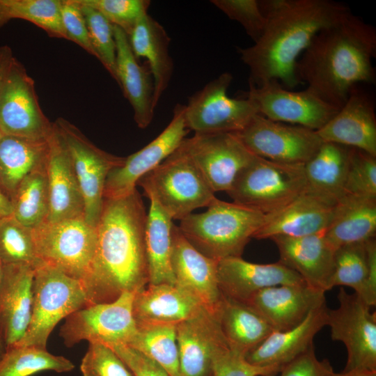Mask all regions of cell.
Returning a JSON list of instances; mask_svg holds the SVG:
<instances>
[{
	"label": "cell",
	"mask_w": 376,
	"mask_h": 376,
	"mask_svg": "<svg viewBox=\"0 0 376 376\" xmlns=\"http://www.w3.org/2000/svg\"><path fill=\"white\" fill-rule=\"evenodd\" d=\"M100 12L111 24L128 36L139 19L148 14V0H78Z\"/></svg>",
	"instance_id": "ee69618b"
},
{
	"label": "cell",
	"mask_w": 376,
	"mask_h": 376,
	"mask_svg": "<svg viewBox=\"0 0 376 376\" xmlns=\"http://www.w3.org/2000/svg\"><path fill=\"white\" fill-rule=\"evenodd\" d=\"M69 151L84 201V219L96 228L104 202V188L111 170L125 157L108 153L93 144L75 125L63 118L54 123Z\"/></svg>",
	"instance_id": "7c38bea8"
},
{
	"label": "cell",
	"mask_w": 376,
	"mask_h": 376,
	"mask_svg": "<svg viewBox=\"0 0 376 376\" xmlns=\"http://www.w3.org/2000/svg\"><path fill=\"white\" fill-rule=\"evenodd\" d=\"M376 235V198L344 196L335 205L330 224L324 232L334 249L366 242Z\"/></svg>",
	"instance_id": "d6a6232c"
},
{
	"label": "cell",
	"mask_w": 376,
	"mask_h": 376,
	"mask_svg": "<svg viewBox=\"0 0 376 376\" xmlns=\"http://www.w3.org/2000/svg\"><path fill=\"white\" fill-rule=\"evenodd\" d=\"M6 350V347L1 338L0 337V361L2 359L3 356L4 355Z\"/></svg>",
	"instance_id": "9f6ffc18"
},
{
	"label": "cell",
	"mask_w": 376,
	"mask_h": 376,
	"mask_svg": "<svg viewBox=\"0 0 376 376\" xmlns=\"http://www.w3.org/2000/svg\"><path fill=\"white\" fill-rule=\"evenodd\" d=\"M326 303L312 311L298 325L274 331L245 358L251 363L282 369L286 364L313 347L316 334L327 324Z\"/></svg>",
	"instance_id": "4316f807"
},
{
	"label": "cell",
	"mask_w": 376,
	"mask_h": 376,
	"mask_svg": "<svg viewBox=\"0 0 376 376\" xmlns=\"http://www.w3.org/2000/svg\"><path fill=\"white\" fill-rule=\"evenodd\" d=\"M14 58L15 56L10 47L7 45L0 46V91Z\"/></svg>",
	"instance_id": "816d5d0a"
},
{
	"label": "cell",
	"mask_w": 376,
	"mask_h": 376,
	"mask_svg": "<svg viewBox=\"0 0 376 376\" xmlns=\"http://www.w3.org/2000/svg\"><path fill=\"white\" fill-rule=\"evenodd\" d=\"M116 49L117 82L134 111L137 126L146 128L151 123L155 111L153 81L150 72L138 62L127 33L113 25Z\"/></svg>",
	"instance_id": "f1b7e54d"
},
{
	"label": "cell",
	"mask_w": 376,
	"mask_h": 376,
	"mask_svg": "<svg viewBox=\"0 0 376 376\" xmlns=\"http://www.w3.org/2000/svg\"><path fill=\"white\" fill-rule=\"evenodd\" d=\"M324 293L306 283L276 285L260 290L247 304L274 331H284L298 325L312 311L326 303Z\"/></svg>",
	"instance_id": "cb8c5ba5"
},
{
	"label": "cell",
	"mask_w": 376,
	"mask_h": 376,
	"mask_svg": "<svg viewBox=\"0 0 376 376\" xmlns=\"http://www.w3.org/2000/svg\"><path fill=\"white\" fill-rule=\"evenodd\" d=\"M148 198L145 228L148 284L175 285L171 265L173 219L153 198Z\"/></svg>",
	"instance_id": "d590c367"
},
{
	"label": "cell",
	"mask_w": 376,
	"mask_h": 376,
	"mask_svg": "<svg viewBox=\"0 0 376 376\" xmlns=\"http://www.w3.org/2000/svg\"><path fill=\"white\" fill-rule=\"evenodd\" d=\"M35 270L29 265H3L0 285V337L6 348L18 343L29 326Z\"/></svg>",
	"instance_id": "d4e9b609"
},
{
	"label": "cell",
	"mask_w": 376,
	"mask_h": 376,
	"mask_svg": "<svg viewBox=\"0 0 376 376\" xmlns=\"http://www.w3.org/2000/svg\"><path fill=\"white\" fill-rule=\"evenodd\" d=\"M214 376H276L281 369L249 363L245 357L232 350L227 343L220 346L213 359Z\"/></svg>",
	"instance_id": "7dc6e473"
},
{
	"label": "cell",
	"mask_w": 376,
	"mask_h": 376,
	"mask_svg": "<svg viewBox=\"0 0 376 376\" xmlns=\"http://www.w3.org/2000/svg\"><path fill=\"white\" fill-rule=\"evenodd\" d=\"M279 253V262L297 273L310 287L324 292L333 288L335 250L324 233L270 239Z\"/></svg>",
	"instance_id": "44dd1931"
},
{
	"label": "cell",
	"mask_w": 376,
	"mask_h": 376,
	"mask_svg": "<svg viewBox=\"0 0 376 376\" xmlns=\"http://www.w3.org/2000/svg\"><path fill=\"white\" fill-rule=\"evenodd\" d=\"M61 14L68 40L73 41L96 57L86 22L76 0H61Z\"/></svg>",
	"instance_id": "c3c4849f"
},
{
	"label": "cell",
	"mask_w": 376,
	"mask_h": 376,
	"mask_svg": "<svg viewBox=\"0 0 376 376\" xmlns=\"http://www.w3.org/2000/svg\"><path fill=\"white\" fill-rule=\"evenodd\" d=\"M76 1L84 17L96 58L117 82L116 49L113 24L97 10Z\"/></svg>",
	"instance_id": "b9f144b4"
},
{
	"label": "cell",
	"mask_w": 376,
	"mask_h": 376,
	"mask_svg": "<svg viewBox=\"0 0 376 376\" xmlns=\"http://www.w3.org/2000/svg\"><path fill=\"white\" fill-rule=\"evenodd\" d=\"M233 133L253 155L286 164H304L324 142L315 130L272 120L258 113Z\"/></svg>",
	"instance_id": "4fadbf2b"
},
{
	"label": "cell",
	"mask_w": 376,
	"mask_h": 376,
	"mask_svg": "<svg viewBox=\"0 0 376 376\" xmlns=\"http://www.w3.org/2000/svg\"><path fill=\"white\" fill-rule=\"evenodd\" d=\"M327 376H376V372H343L331 371Z\"/></svg>",
	"instance_id": "db71d44e"
},
{
	"label": "cell",
	"mask_w": 376,
	"mask_h": 376,
	"mask_svg": "<svg viewBox=\"0 0 376 376\" xmlns=\"http://www.w3.org/2000/svg\"><path fill=\"white\" fill-rule=\"evenodd\" d=\"M266 18L265 30L250 47H238L250 72L249 84L260 86L272 80L293 89L301 84L297 63L315 36L351 12L331 0L259 1Z\"/></svg>",
	"instance_id": "6da1fadb"
},
{
	"label": "cell",
	"mask_w": 376,
	"mask_h": 376,
	"mask_svg": "<svg viewBox=\"0 0 376 376\" xmlns=\"http://www.w3.org/2000/svg\"><path fill=\"white\" fill-rule=\"evenodd\" d=\"M316 132L324 142L359 149L376 157V116L373 99L355 88L335 116Z\"/></svg>",
	"instance_id": "603a6c76"
},
{
	"label": "cell",
	"mask_w": 376,
	"mask_h": 376,
	"mask_svg": "<svg viewBox=\"0 0 376 376\" xmlns=\"http://www.w3.org/2000/svg\"><path fill=\"white\" fill-rule=\"evenodd\" d=\"M153 198L173 219L182 220L216 198L214 192L181 146L157 167L142 177L137 185Z\"/></svg>",
	"instance_id": "5b68a950"
},
{
	"label": "cell",
	"mask_w": 376,
	"mask_h": 376,
	"mask_svg": "<svg viewBox=\"0 0 376 376\" xmlns=\"http://www.w3.org/2000/svg\"><path fill=\"white\" fill-rule=\"evenodd\" d=\"M135 293L125 292L113 301L89 305L68 315L59 332L64 344L70 347L87 340L130 345L137 331L132 311Z\"/></svg>",
	"instance_id": "30bf717a"
},
{
	"label": "cell",
	"mask_w": 376,
	"mask_h": 376,
	"mask_svg": "<svg viewBox=\"0 0 376 376\" xmlns=\"http://www.w3.org/2000/svg\"><path fill=\"white\" fill-rule=\"evenodd\" d=\"M32 292L31 322L16 345L47 349L48 338L58 322L89 306L88 298L81 281L45 263L36 268Z\"/></svg>",
	"instance_id": "8992f818"
},
{
	"label": "cell",
	"mask_w": 376,
	"mask_h": 376,
	"mask_svg": "<svg viewBox=\"0 0 376 376\" xmlns=\"http://www.w3.org/2000/svg\"><path fill=\"white\" fill-rule=\"evenodd\" d=\"M205 212L191 213L178 228L186 240L204 256L220 260L241 257L244 249L265 221L266 215L251 208L215 198Z\"/></svg>",
	"instance_id": "277c9868"
},
{
	"label": "cell",
	"mask_w": 376,
	"mask_h": 376,
	"mask_svg": "<svg viewBox=\"0 0 376 376\" xmlns=\"http://www.w3.org/2000/svg\"><path fill=\"white\" fill-rule=\"evenodd\" d=\"M333 370L328 360L320 361L316 357L312 347L286 364L279 374V376H327Z\"/></svg>",
	"instance_id": "f907efd6"
},
{
	"label": "cell",
	"mask_w": 376,
	"mask_h": 376,
	"mask_svg": "<svg viewBox=\"0 0 376 376\" xmlns=\"http://www.w3.org/2000/svg\"><path fill=\"white\" fill-rule=\"evenodd\" d=\"M10 201L12 215L23 226L33 228L46 221L49 211L46 167L25 178Z\"/></svg>",
	"instance_id": "74e56055"
},
{
	"label": "cell",
	"mask_w": 376,
	"mask_h": 376,
	"mask_svg": "<svg viewBox=\"0 0 376 376\" xmlns=\"http://www.w3.org/2000/svg\"><path fill=\"white\" fill-rule=\"evenodd\" d=\"M46 166L49 196L47 221L84 217V201L66 145L53 123Z\"/></svg>",
	"instance_id": "7402d4cb"
},
{
	"label": "cell",
	"mask_w": 376,
	"mask_h": 376,
	"mask_svg": "<svg viewBox=\"0 0 376 376\" xmlns=\"http://www.w3.org/2000/svg\"><path fill=\"white\" fill-rule=\"evenodd\" d=\"M334 207L304 191L281 210L266 215L253 238L299 237L324 233L330 224Z\"/></svg>",
	"instance_id": "484cf974"
},
{
	"label": "cell",
	"mask_w": 376,
	"mask_h": 376,
	"mask_svg": "<svg viewBox=\"0 0 376 376\" xmlns=\"http://www.w3.org/2000/svg\"><path fill=\"white\" fill-rule=\"evenodd\" d=\"M3 273V264L1 263V260L0 259V285H1V281H2Z\"/></svg>",
	"instance_id": "6f0895ef"
},
{
	"label": "cell",
	"mask_w": 376,
	"mask_h": 376,
	"mask_svg": "<svg viewBox=\"0 0 376 376\" xmlns=\"http://www.w3.org/2000/svg\"><path fill=\"white\" fill-rule=\"evenodd\" d=\"M132 50L144 58L153 81V104L156 108L171 81L173 63L169 54L170 38L164 28L150 15L141 17L128 35Z\"/></svg>",
	"instance_id": "f546056e"
},
{
	"label": "cell",
	"mask_w": 376,
	"mask_h": 376,
	"mask_svg": "<svg viewBox=\"0 0 376 376\" xmlns=\"http://www.w3.org/2000/svg\"><path fill=\"white\" fill-rule=\"evenodd\" d=\"M37 256L82 282L88 276L96 246V228L84 217L43 221L32 228Z\"/></svg>",
	"instance_id": "ba28073f"
},
{
	"label": "cell",
	"mask_w": 376,
	"mask_h": 376,
	"mask_svg": "<svg viewBox=\"0 0 376 376\" xmlns=\"http://www.w3.org/2000/svg\"><path fill=\"white\" fill-rule=\"evenodd\" d=\"M109 347L127 364L134 376H170L160 364L130 345Z\"/></svg>",
	"instance_id": "681fc988"
},
{
	"label": "cell",
	"mask_w": 376,
	"mask_h": 376,
	"mask_svg": "<svg viewBox=\"0 0 376 376\" xmlns=\"http://www.w3.org/2000/svg\"><path fill=\"white\" fill-rule=\"evenodd\" d=\"M332 285L350 287L369 306L376 305L375 238L335 250Z\"/></svg>",
	"instance_id": "1f68e13d"
},
{
	"label": "cell",
	"mask_w": 376,
	"mask_h": 376,
	"mask_svg": "<svg viewBox=\"0 0 376 376\" xmlns=\"http://www.w3.org/2000/svg\"><path fill=\"white\" fill-rule=\"evenodd\" d=\"M351 148L323 142L304 164L305 191L335 206L344 195Z\"/></svg>",
	"instance_id": "4dcf8cb0"
},
{
	"label": "cell",
	"mask_w": 376,
	"mask_h": 376,
	"mask_svg": "<svg viewBox=\"0 0 376 376\" xmlns=\"http://www.w3.org/2000/svg\"><path fill=\"white\" fill-rule=\"evenodd\" d=\"M175 330L181 376H214V353L227 343L214 315L204 307Z\"/></svg>",
	"instance_id": "ffe728a7"
},
{
	"label": "cell",
	"mask_w": 376,
	"mask_h": 376,
	"mask_svg": "<svg viewBox=\"0 0 376 376\" xmlns=\"http://www.w3.org/2000/svg\"><path fill=\"white\" fill-rule=\"evenodd\" d=\"M205 306L193 295L171 284H148L135 293L132 311L136 324H177Z\"/></svg>",
	"instance_id": "83f0119b"
},
{
	"label": "cell",
	"mask_w": 376,
	"mask_h": 376,
	"mask_svg": "<svg viewBox=\"0 0 376 376\" xmlns=\"http://www.w3.org/2000/svg\"><path fill=\"white\" fill-rule=\"evenodd\" d=\"M130 346L160 364L170 376H181L175 324H136Z\"/></svg>",
	"instance_id": "8d00e7d4"
},
{
	"label": "cell",
	"mask_w": 376,
	"mask_h": 376,
	"mask_svg": "<svg viewBox=\"0 0 376 376\" xmlns=\"http://www.w3.org/2000/svg\"><path fill=\"white\" fill-rule=\"evenodd\" d=\"M49 149L48 139H33L8 135L1 137L0 188L10 201L25 178L46 167Z\"/></svg>",
	"instance_id": "e575fe53"
},
{
	"label": "cell",
	"mask_w": 376,
	"mask_h": 376,
	"mask_svg": "<svg viewBox=\"0 0 376 376\" xmlns=\"http://www.w3.org/2000/svg\"><path fill=\"white\" fill-rule=\"evenodd\" d=\"M246 97L258 113L268 119L315 131L322 128L339 110L306 88L292 91L276 80L260 86L249 84Z\"/></svg>",
	"instance_id": "2e32d148"
},
{
	"label": "cell",
	"mask_w": 376,
	"mask_h": 376,
	"mask_svg": "<svg viewBox=\"0 0 376 376\" xmlns=\"http://www.w3.org/2000/svg\"><path fill=\"white\" fill-rule=\"evenodd\" d=\"M147 214L136 190L104 198L96 226V246L89 273L82 282L89 305L111 302L125 292L148 284L145 244Z\"/></svg>",
	"instance_id": "7a4b0ae2"
},
{
	"label": "cell",
	"mask_w": 376,
	"mask_h": 376,
	"mask_svg": "<svg viewBox=\"0 0 376 376\" xmlns=\"http://www.w3.org/2000/svg\"><path fill=\"white\" fill-rule=\"evenodd\" d=\"M0 259L3 265H29L37 268L43 263L37 256L32 228L13 215L0 219Z\"/></svg>",
	"instance_id": "60d3db41"
},
{
	"label": "cell",
	"mask_w": 376,
	"mask_h": 376,
	"mask_svg": "<svg viewBox=\"0 0 376 376\" xmlns=\"http://www.w3.org/2000/svg\"><path fill=\"white\" fill-rule=\"evenodd\" d=\"M0 130L3 135L47 140L53 131L37 96L34 80L15 57L0 91Z\"/></svg>",
	"instance_id": "5bb4252c"
},
{
	"label": "cell",
	"mask_w": 376,
	"mask_h": 376,
	"mask_svg": "<svg viewBox=\"0 0 376 376\" xmlns=\"http://www.w3.org/2000/svg\"><path fill=\"white\" fill-rule=\"evenodd\" d=\"M3 136V134H2L1 130H0V139H1V137Z\"/></svg>",
	"instance_id": "680465c9"
},
{
	"label": "cell",
	"mask_w": 376,
	"mask_h": 376,
	"mask_svg": "<svg viewBox=\"0 0 376 376\" xmlns=\"http://www.w3.org/2000/svg\"><path fill=\"white\" fill-rule=\"evenodd\" d=\"M344 196L376 198V157L351 148Z\"/></svg>",
	"instance_id": "7bdbcfd3"
},
{
	"label": "cell",
	"mask_w": 376,
	"mask_h": 376,
	"mask_svg": "<svg viewBox=\"0 0 376 376\" xmlns=\"http://www.w3.org/2000/svg\"><path fill=\"white\" fill-rule=\"evenodd\" d=\"M338 306L328 308L327 324L331 337L345 346L347 358L343 372H376V313L356 293L341 288Z\"/></svg>",
	"instance_id": "9c48e42d"
},
{
	"label": "cell",
	"mask_w": 376,
	"mask_h": 376,
	"mask_svg": "<svg viewBox=\"0 0 376 376\" xmlns=\"http://www.w3.org/2000/svg\"><path fill=\"white\" fill-rule=\"evenodd\" d=\"M376 30L350 12L320 31L297 63L306 89L340 109L359 84H374Z\"/></svg>",
	"instance_id": "3957f363"
},
{
	"label": "cell",
	"mask_w": 376,
	"mask_h": 376,
	"mask_svg": "<svg viewBox=\"0 0 376 376\" xmlns=\"http://www.w3.org/2000/svg\"><path fill=\"white\" fill-rule=\"evenodd\" d=\"M13 214L12 203L0 188V219Z\"/></svg>",
	"instance_id": "f5cc1de1"
},
{
	"label": "cell",
	"mask_w": 376,
	"mask_h": 376,
	"mask_svg": "<svg viewBox=\"0 0 376 376\" xmlns=\"http://www.w3.org/2000/svg\"><path fill=\"white\" fill-rule=\"evenodd\" d=\"M181 147L215 193L228 191L239 173L256 157L233 132L195 134Z\"/></svg>",
	"instance_id": "9a60e30c"
},
{
	"label": "cell",
	"mask_w": 376,
	"mask_h": 376,
	"mask_svg": "<svg viewBox=\"0 0 376 376\" xmlns=\"http://www.w3.org/2000/svg\"><path fill=\"white\" fill-rule=\"evenodd\" d=\"M214 315L228 347L244 357L274 331L249 304L224 295Z\"/></svg>",
	"instance_id": "836d02e7"
},
{
	"label": "cell",
	"mask_w": 376,
	"mask_h": 376,
	"mask_svg": "<svg viewBox=\"0 0 376 376\" xmlns=\"http://www.w3.org/2000/svg\"><path fill=\"white\" fill-rule=\"evenodd\" d=\"M228 18L240 23L255 42L263 34L266 18L256 0H212Z\"/></svg>",
	"instance_id": "bcb514c9"
},
{
	"label": "cell",
	"mask_w": 376,
	"mask_h": 376,
	"mask_svg": "<svg viewBox=\"0 0 376 376\" xmlns=\"http://www.w3.org/2000/svg\"><path fill=\"white\" fill-rule=\"evenodd\" d=\"M306 186L304 164L280 163L256 155L226 193L233 202L269 215L304 193Z\"/></svg>",
	"instance_id": "52a82bcc"
},
{
	"label": "cell",
	"mask_w": 376,
	"mask_h": 376,
	"mask_svg": "<svg viewBox=\"0 0 376 376\" xmlns=\"http://www.w3.org/2000/svg\"><path fill=\"white\" fill-rule=\"evenodd\" d=\"M74 368L70 360L47 349L16 345L6 348L0 361V376H31L45 370L65 373Z\"/></svg>",
	"instance_id": "f35d334b"
},
{
	"label": "cell",
	"mask_w": 376,
	"mask_h": 376,
	"mask_svg": "<svg viewBox=\"0 0 376 376\" xmlns=\"http://www.w3.org/2000/svg\"><path fill=\"white\" fill-rule=\"evenodd\" d=\"M218 262L196 249L174 226L171 265L175 285L195 296L213 314L223 297L218 284Z\"/></svg>",
	"instance_id": "d6986e66"
},
{
	"label": "cell",
	"mask_w": 376,
	"mask_h": 376,
	"mask_svg": "<svg viewBox=\"0 0 376 376\" xmlns=\"http://www.w3.org/2000/svg\"><path fill=\"white\" fill-rule=\"evenodd\" d=\"M217 278L224 296L245 304L265 288L306 283L297 273L279 261L258 264L248 262L242 257L219 260Z\"/></svg>",
	"instance_id": "ac0fdd59"
},
{
	"label": "cell",
	"mask_w": 376,
	"mask_h": 376,
	"mask_svg": "<svg viewBox=\"0 0 376 376\" xmlns=\"http://www.w3.org/2000/svg\"><path fill=\"white\" fill-rule=\"evenodd\" d=\"M80 370L83 376H134L127 364L111 347L98 342L89 343Z\"/></svg>",
	"instance_id": "f6af8a7d"
},
{
	"label": "cell",
	"mask_w": 376,
	"mask_h": 376,
	"mask_svg": "<svg viewBox=\"0 0 376 376\" xmlns=\"http://www.w3.org/2000/svg\"><path fill=\"white\" fill-rule=\"evenodd\" d=\"M188 130L185 119V105L178 104L170 123L155 139L125 157L122 165L110 171L104 185V199L124 196L135 190L142 177L179 148Z\"/></svg>",
	"instance_id": "e0dca14e"
},
{
	"label": "cell",
	"mask_w": 376,
	"mask_h": 376,
	"mask_svg": "<svg viewBox=\"0 0 376 376\" xmlns=\"http://www.w3.org/2000/svg\"><path fill=\"white\" fill-rule=\"evenodd\" d=\"M233 75L224 72L193 94L185 105L188 130L195 134L235 132L258 113L251 101L228 95Z\"/></svg>",
	"instance_id": "8fae6325"
},
{
	"label": "cell",
	"mask_w": 376,
	"mask_h": 376,
	"mask_svg": "<svg viewBox=\"0 0 376 376\" xmlns=\"http://www.w3.org/2000/svg\"><path fill=\"white\" fill-rule=\"evenodd\" d=\"M8 21H9V19L7 17L5 10L0 0V26L6 24Z\"/></svg>",
	"instance_id": "11a10c76"
},
{
	"label": "cell",
	"mask_w": 376,
	"mask_h": 376,
	"mask_svg": "<svg viewBox=\"0 0 376 376\" xmlns=\"http://www.w3.org/2000/svg\"><path fill=\"white\" fill-rule=\"evenodd\" d=\"M8 19H22L42 29L50 37L68 40L61 14V0H1Z\"/></svg>",
	"instance_id": "ab89813d"
}]
</instances>
